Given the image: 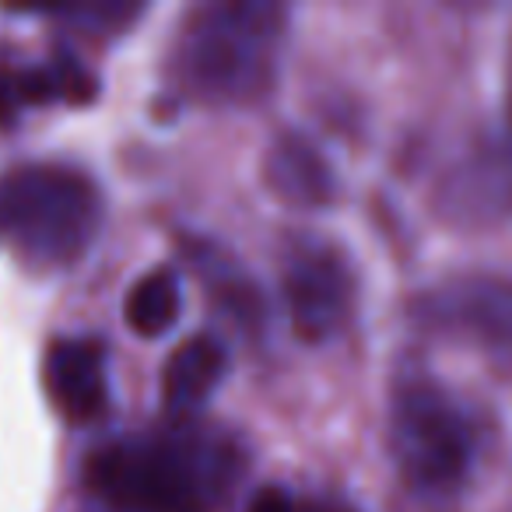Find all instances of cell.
I'll return each mask as SVG.
<instances>
[{"mask_svg": "<svg viewBox=\"0 0 512 512\" xmlns=\"http://www.w3.org/2000/svg\"><path fill=\"white\" fill-rule=\"evenodd\" d=\"M46 386L57 411L71 425L95 421L106 411V351L88 337H60L46 355Z\"/></svg>", "mask_w": 512, "mask_h": 512, "instance_id": "cell-8", "label": "cell"}, {"mask_svg": "<svg viewBox=\"0 0 512 512\" xmlns=\"http://www.w3.org/2000/svg\"><path fill=\"white\" fill-rule=\"evenodd\" d=\"M249 512H295V498L288 495L285 488H274V484H267V488H260L253 495Z\"/></svg>", "mask_w": 512, "mask_h": 512, "instance_id": "cell-13", "label": "cell"}, {"mask_svg": "<svg viewBox=\"0 0 512 512\" xmlns=\"http://www.w3.org/2000/svg\"><path fill=\"white\" fill-rule=\"evenodd\" d=\"M246 470L242 446L221 428L172 421L95 449L85 481L127 512H218Z\"/></svg>", "mask_w": 512, "mask_h": 512, "instance_id": "cell-1", "label": "cell"}, {"mask_svg": "<svg viewBox=\"0 0 512 512\" xmlns=\"http://www.w3.org/2000/svg\"><path fill=\"white\" fill-rule=\"evenodd\" d=\"M264 183L281 204L295 211H320L334 204L337 179L323 151L302 134H281L264 155Z\"/></svg>", "mask_w": 512, "mask_h": 512, "instance_id": "cell-9", "label": "cell"}, {"mask_svg": "<svg viewBox=\"0 0 512 512\" xmlns=\"http://www.w3.org/2000/svg\"><path fill=\"white\" fill-rule=\"evenodd\" d=\"M179 306H183V295H179V278L169 267H158L148 271L127 295V327L141 337H162L165 330H172V323L179 320Z\"/></svg>", "mask_w": 512, "mask_h": 512, "instance_id": "cell-11", "label": "cell"}, {"mask_svg": "<svg viewBox=\"0 0 512 512\" xmlns=\"http://www.w3.org/2000/svg\"><path fill=\"white\" fill-rule=\"evenodd\" d=\"M355 271L348 256L320 239H299L285 253V302L299 341L323 344L355 313Z\"/></svg>", "mask_w": 512, "mask_h": 512, "instance_id": "cell-6", "label": "cell"}, {"mask_svg": "<svg viewBox=\"0 0 512 512\" xmlns=\"http://www.w3.org/2000/svg\"><path fill=\"white\" fill-rule=\"evenodd\" d=\"M505 144L512 148V46H509V81H505Z\"/></svg>", "mask_w": 512, "mask_h": 512, "instance_id": "cell-14", "label": "cell"}, {"mask_svg": "<svg viewBox=\"0 0 512 512\" xmlns=\"http://www.w3.org/2000/svg\"><path fill=\"white\" fill-rule=\"evenodd\" d=\"M390 456L414 498L449 505L474 481L484 425L439 379L407 372L390 397Z\"/></svg>", "mask_w": 512, "mask_h": 512, "instance_id": "cell-3", "label": "cell"}, {"mask_svg": "<svg viewBox=\"0 0 512 512\" xmlns=\"http://www.w3.org/2000/svg\"><path fill=\"white\" fill-rule=\"evenodd\" d=\"M295 512H355V509L334 502H295Z\"/></svg>", "mask_w": 512, "mask_h": 512, "instance_id": "cell-15", "label": "cell"}, {"mask_svg": "<svg viewBox=\"0 0 512 512\" xmlns=\"http://www.w3.org/2000/svg\"><path fill=\"white\" fill-rule=\"evenodd\" d=\"M102 225V193L71 165H18L0 176V242L25 264H74Z\"/></svg>", "mask_w": 512, "mask_h": 512, "instance_id": "cell-4", "label": "cell"}, {"mask_svg": "<svg viewBox=\"0 0 512 512\" xmlns=\"http://www.w3.org/2000/svg\"><path fill=\"white\" fill-rule=\"evenodd\" d=\"M285 8L228 0L190 11L172 46L176 88L207 106H246L274 85Z\"/></svg>", "mask_w": 512, "mask_h": 512, "instance_id": "cell-2", "label": "cell"}, {"mask_svg": "<svg viewBox=\"0 0 512 512\" xmlns=\"http://www.w3.org/2000/svg\"><path fill=\"white\" fill-rule=\"evenodd\" d=\"M442 211L460 225H498L512 218V148L488 137L460 158L439 190Z\"/></svg>", "mask_w": 512, "mask_h": 512, "instance_id": "cell-7", "label": "cell"}, {"mask_svg": "<svg viewBox=\"0 0 512 512\" xmlns=\"http://www.w3.org/2000/svg\"><path fill=\"white\" fill-rule=\"evenodd\" d=\"M411 320L442 341L512 358V278L495 271L446 278L414 295Z\"/></svg>", "mask_w": 512, "mask_h": 512, "instance_id": "cell-5", "label": "cell"}, {"mask_svg": "<svg viewBox=\"0 0 512 512\" xmlns=\"http://www.w3.org/2000/svg\"><path fill=\"white\" fill-rule=\"evenodd\" d=\"M221 372H225V348L214 337L200 334L179 344L169 355V362H165L162 376V397L169 414L186 418L190 411H197L211 397Z\"/></svg>", "mask_w": 512, "mask_h": 512, "instance_id": "cell-10", "label": "cell"}, {"mask_svg": "<svg viewBox=\"0 0 512 512\" xmlns=\"http://www.w3.org/2000/svg\"><path fill=\"white\" fill-rule=\"evenodd\" d=\"M36 15H57V18H74V22L88 25V29H123L127 22H134L137 15H141V8H134V4H78V8H43L36 11Z\"/></svg>", "mask_w": 512, "mask_h": 512, "instance_id": "cell-12", "label": "cell"}]
</instances>
